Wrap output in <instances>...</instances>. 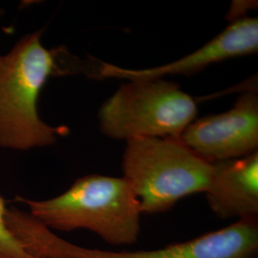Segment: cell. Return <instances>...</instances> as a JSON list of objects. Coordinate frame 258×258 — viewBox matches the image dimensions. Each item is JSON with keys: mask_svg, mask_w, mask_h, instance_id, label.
Masks as SVG:
<instances>
[{"mask_svg": "<svg viewBox=\"0 0 258 258\" xmlns=\"http://www.w3.org/2000/svg\"><path fill=\"white\" fill-rule=\"evenodd\" d=\"M44 28L20 37L0 55V148L16 151L50 147L70 133L52 126L38 114V101L50 77L60 73L57 51L47 49Z\"/></svg>", "mask_w": 258, "mask_h": 258, "instance_id": "1", "label": "cell"}, {"mask_svg": "<svg viewBox=\"0 0 258 258\" xmlns=\"http://www.w3.org/2000/svg\"><path fill=\"white\" fill-rule=\"evenodd\" d=\"M16 200L51 231L87 230L112 246L133 245L141 233L143 213L123 177L89 174L54 198L36 201L17 196Z\"/></svg>", "mask_w": 258, "mask_h": 258, "instance_id": "2", "label": "cell"}, {"mask_svg": "<svg viewBox=\"0 0 258 258\" xmlns=\"http://www.w3.org/2000/svg\"><path fill=\"white\" fill-rule=\"evenodd\" d=\"M122 171L142 213L156 214L191 194H205L213 165L180 138H135L126 141Z\"/></svg>", "mask_w": 258, "mask_h": 258, "instance_id": "3", "label": "cell"}, {"mask_svg": "<svg viewBox=\"0 0 258 258\" xmlns=\"http://www.w3.org/2000/svg\"><path fill=\"white\" fill-rule=\"evenodd\" d=\"M197 112L194 98L178 83L131 80L102 103L99 121L102 134L115 140L180 138Z\"/></svg>", "mask_w": 258, "mask_h": 258, "instance_id": "4", "label": "cell"}, {"mask_svg": "<svg viewBox=\"0 0 258 258\" xmlns=\"http://www.w3.org/2000/svg\"><path fill=\"white\" fill-rule=\"evenodd\" d=\"M29 249L37 258H257L258 220L243 218L194 239L135 251L83 248L41 227L32 235Z\"/></svg>", "mask_w": 258, "mask_h": 258, "instance_id": "5", "label": "cell"}, {"mask_svg": "<svg viewBox=\"0 0 258 258\" xmlns=\"http://www.w3.org/2000/svg\"><path fill=\"white\" fill-rule=\"evenodd\" d=\"M180 139L210 163L258 152L257 91H245L230 110L194 120Z\"/></svg>", "mask_w": 258, "mask_h": 258, "instance_id": "6", "label": "cell"}, {"mask_svg": "<svg viewBox=\"0 0 258 258\" xmlns=\"http://www.w3.org/2000/svg\"><path fill=\"white\" fill-rule=\"evenodd\" d=\"M258 50V19L244 18L232 21L219 35L192 53L167 64L146 69H127L102 62L100 78L124 80L163 79L166 76H189L206 67L243 55H252Z\"/></svg>", "mask_w": 258, "mask_h": 258, "instance_id": "7", "label": "cell"}, {"mask_svg": "<svg viewBox=\"0 0 258 258\" xmlns=\"http://www.w3.org/2000/svg\"><path fill=\"white\" fill-rule=\"evenodd\" d=\"M213 172L206 198L220 219L258 216V152L212 163Z\"/></svg>", "mask_w": 258, "mask_h": 258, "instance_id": "8", "label": "cell"}, {"mask_svg": "<svg viewBox=\"0 0 258 258\" xmlns=\"http://www.w3.org/2000/svg\"><path fill=\"white\" fill-rule=\"evenodd\" d=\"M6 203L0 195V258H37L31 255L10 231L6 222Z\"/></svg>", "mask_w": 258, "mask_h": 258, "instance_id": "9", "label": "cell"}, {"mask_svg": "<svg viewBox=\"0 0 258 258\" xmlns=\"http://www.w3.org/2000/svg\"><path fill=\"white\" fill-rule=\"evenodd\" d=\"M4 14H5V11L2 9V8H0V19L4 16Z\"/></svg>", "mask_w": 258, "mask_h": 258, "instance_id": "10", "label": "cell"}]
</instances>
